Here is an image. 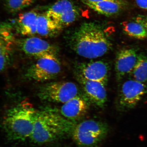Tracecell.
I'll use <instances>...</instances> for the list:
<instances>
[{
  "instance_id": "cell-9",
  "label": "cell",
  "mask_w": 147,
  "mask_h": 147,
  "mask_svg": "<svg viewBox=\"0 0 147 147\" xmlns=\"http://www.w3.org/2000/svg\"><path fill=\"white\" fill-rule=\"evenodd\" d=\"M18 44L25 54L38 59L57 57L56 47L41 38L32 37L20 40Z\"/></svg>"
},
{
  "instance_id": "cell-8",
  "label": "cell",
  "mask_w": 147,
  "mask_h": 147,
  "mask_svg": "<svg viewBox=\"0 0 147 147\" xmlns=\"http://www.w3.org/2000/svg\"><path fill=\"white\" fill-rule=\"evenodd\" d=\"M45 14L62 29L71 25L79 16L76 7L69 0L57 1L49 9Z\"/></svg>"
},
{
  "instance_id": "cell-11",
  "label": "cell",
  "mask_w": 147,
  "mask_h": 147,
  "mask_svg": "<svg viewBox=\"0 0 147 147\" xmlns=\"http://www.w3.org/2000/svg\"><path fill=\"white\" fill-rule=\"evenodd\" d=\"M76 78L89 102L103 108L107 99L106 86L100 82L87 80L77 74Z\"/></svg>"
},
{
  "instance_id": "cell-6",
  "label": "cell",
  "mask_w": 147,
  "mask_h": 147,
  "mask_svg": "<svg viewBox=\"0 0 147 147\" xmlns=\"http://www.w3.org/2000/svg\"><path fill=\"white\" fill-rule=\"evenodd\" d=\"M147 93V86L134 80H128L121 84L117 99L118 109L128 111L135 108Z\"/></svg>"
},
{
  "instance_id": "cell-4",
  "label": "cell",
  "mask_w": 147,
  "mask_h": 147,
  "mask_svg": "<svg viewBox=\"0 0 147 147\" xmlns=\"http://www.w3.org/2000/svg\"><path fill=\"white\" fill-rule=\"evenodd\" d=\"M109 131L106 123L88 119L75 124L71 135L79 147H96L106 138Z\"/></svg>"
},
{
  "instance_id": "cell-13",
  "label": "cell",
  "mask_w": 147,
  "mask_h": 147,
  "mask_svg": "<svg viewBox=\"0 0 147 147\" xmlns=\"http://www.w3.org/2000/svg\"><path fill=\"white\" fill-rule=\"evenodd\" d=\"M89 102L86 96L78 95L63 104L60 113L68 120L76 123L87 113L89 109Z\"/></svg>"
},
{
  "instance_id": "cell-2",
  "label": "cell",
  "mask_w": 147,
  "mask_h": 147,
  "mask_svg": "<svg viewBox=\"0 0 147 147\" xmlns=\"http://www.w3.org/2000/svg\"><path fill=\"white\" fill-rule=\"evenodd\" d=\"M76 123L54 109L37 111L34 129L29 138L36 144L52 142L66 135H71Z\"/></svg>"
},
{
  "instance_id": "cell-16",
  "label": "cell",
  "mask_w": 147,
  "mask_h": 147,
  "mask_svg": "<svg viewBox=\"0 0 147 147\" xmlns=\"http://www.w3.org/2000/svg\"><path fill=\"white\" fill-rule=\"evenodd\" d=\"M62 29L45 14L38 15L36 21V34L46 38L57 36Z\"/></svg>"
},
{
  "instance_id": "cell-12",
  "label": "cell",
  "mask_w": 147,
  "mask_h": 147,
  "mask_svg": "<svg viewBox=\"0 0 147 147\" xmlns=\"http://www.w3.org/2000/svg\"><path fill=\"white\" fill-rule=\"evenodd\" d=\"M138 54L135 48L125 49L117 52L115 69L116 77L119 81L131 73L136 63Z\"/></svg>"
},
{
  "instance_id": "cell-21",
  "label": "cell",
  "mask_w": 147,
  "mask_h": 147,
  "mask_svg": "<svg viewBox=\"0 0 147 147\" xmlns=\"http://www.w3.org/2000/svg\"><path fill=\"white\" fill-rule=\"evenodd\" d=\"M136 1L140 8L147 10V0H136Z\"/></svg>"
},
{
  "instance_id": "cell-20",
  "label": "cell",
  "mask_w": 147,
  "mask_h": 147,
  "mask_svg": "<svg viewBox=\"0 0 147 147\" xmlns=\"http://www.w3.org/2000/svg\"><path fill=\"white\" fill-rule=\"evenodd\" d=\"M36 0H6V8L11 13L18 12L30 6Z\"/></svg>"
},
{
  "instance_id": "cell-18",
  "label": "cell",
  "mask_w": 147,
  "mask_h": 147,
  "mask_svg": "<svg viewBox=\"0 0 147 147\" xmlns=\"http://www.w3.org/2000/svg\"><path fill=\"white\" fill-rule=\"evenodd\" d=\"M131 73L134 80L143 83L147 82V57L144 53L138 54L136 63Z\"/></svg>"
},
{
  "instance_id": "cell-3",
  "label": "cell",
  "mask_w": 147,
  "mask_h": 147,
  "mask_svg": "<svg viewBox=\"0 0 147 147\" xmlns=\"http://www.w3.org/2000/svg\"><path fill=\"white\" fill-rule=\"evenodd\" d=\"M37 110L27 104H21L7 112L3 127L7 137L12 141L30 138L34 129Z\"/></svg>"
},
{
  "instance_id": "cell-17",
  "label": "cell",
  "mask_w": 147,
  "mask_h": 147,
  "mask_svg": "<svg viewBox=\"0 0 147 147\" xmlns=\"http://www.w3.org/2000/svg\"><path fill=\"white\" fill-rule=\"evenodd\" d=\"M86 5L98 13L106 16L114 15L119 13L122 8V5L119 0H104Z\"/></svg>"
},
{
  "instance_id": "cell-7",
  "label": "cell",
  "mask_w": 147,
  "mask_h": 147,
  "mask_svg": "<svg viewBox=\"0 0 147 147\" xmlns=\"http://www.w3.org/2000/svg\"><path fill=\"white\" fill-rule=\"evenodd\" d=\"M61 70L57 57L38 59L28 70L27 76L38 82L47 81L55 78Z\"/></svg>"
},
{
  "instance_id": "cell-5",
  "label": "cell",
  "mask_w": 147,
  "mask_h": 147,
  "mask_svg": "<svg viewBox=\"0 0 147 147\" xmlns=\"http://www.w3.org/2000/svg\"><path fill=\"white\" fill-rule=\"evenodd\" d=\"M78 86L71 82H51L40 88L38 96L49 102L65 103L70 99L80 95Z\"/></svg>"
},
{
  "instance_id": "cell-23",
  "label": "cell",
  "mask_w": 147,
  "mask_h": 147,
  "mask_svg": "<svg viewBox=\"0 0 147 147\" xmlns=\"http://www.w3.org/2000/svg\"><path fill=\"white\" fill-rule=\"evenodd\" d=\"M144 25L146 27L147 29V19L146 20V22H145V23H144Z\"/></svg>"
},
{
  "instance_id": "cell-22",
  "label": "cell",
  "mask_w": 147,
  "mask_h": 147,
  "mask_svg": "<svg viewBox=\"0 0 147 147\" xmlns=\"http://www.w3.org/2000/svg\"><path fill=\"white\" fill-rule=\"evenodd\" d=\"M104 0H82L83 2L86 5L88 3H96Z\"/></svg>"
},
{
  "instance_id": "cell-14",
  "label": "cell",
  "mask_w": 147,
  "mask_h": 147,
  "mask_svg": "<svg viewBox=\"0 0 147 147\" xmlns=\"http://www.w3.org/2000/svg\"><path fill=\"white\" fill-rule=\"evenodd\" d=\"M14 42L11 34L0 29V73L7 67L10 61Z\"/></svg>"
},
{
  "instance_id": "cell-19",
  "label": "cell",
  "mask_w": 147,
  "mask_h": 147,
  "mask_svg": "<svg viewBox=\"0 0 147 147\" xmlns=\"http://www.w3.org/2000/svg\"><path fill=\"white\" fill-rule=\"evenodd\" d=\"M123 28L128 36L138 39L147 38V29L140 22H129L123 23Z\"/></svg>"
},
{
  "instance_id": "cell-1",
  "label": "cell",
  "mask_w": 147,
  "mask_h": 147,
  "mask_svg": "<svg viewBox=\"0 0 147 147\" xmlns=\"http://www.w3.org/2000/svg\"><path fill=\"white\" fill-rule=\"evenodd\" d=\"M69 41L71 49L74 52L90 59L104 56L111 47L102 29L92 23L83 24L71 35Z\"/></svg>"
},
{
  "instance_id": "cell-10",
  "label": "cell",
  "mask_w": 147,
  "mask_h": 147,
  "mask_svg": "<svg viewBox=\"0 0 147 147\" xmlns=\"http://www.w3.org/2000/svg\"><path fill=\"white\" fill-rule=\"evenodd\" d=\"M76 74L87 80L100 82L106 86L109 76V67L102 61L81 63L76 67Z\"/></svg>"
},
{
  "instance_id": "cell-15",
  "label": "cell",
  "mask_w": 147,
  "mask_h": 147,
  "mask_svg": "<svg viewBox=\"0 0 147 147\" xmlns=\"http://www.w3.org/2000/svg\"><path fill=\"white\" fill-rule=\"evenodd\" d=\"M38 15L34 11L20 14L17 21L18 31L25 36L36 34V21Z\"/></svg>"
}]
</instances>
